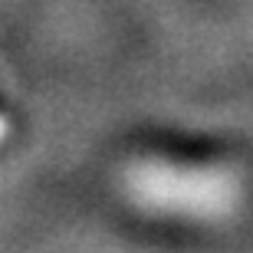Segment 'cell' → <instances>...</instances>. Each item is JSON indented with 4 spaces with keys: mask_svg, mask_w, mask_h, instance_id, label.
<instances>
[{
    "mask_svg": "<svg viewBox=\"0 0 253 253\" xmlns=\"http://www.w3.org/2000/svg\"><path fill=\"white\" fill-rule=\"evenodd\" d=\"M131 201L158 214L178 217H224L234 211L240 184L234 171L217 165H174V161H135L125 171Z\"/></svg>",
    "mask_w": 253,
    "mask_h": 253,
    "instance_id": "cell-1",
    "label": "cell"
}]
</instances>
